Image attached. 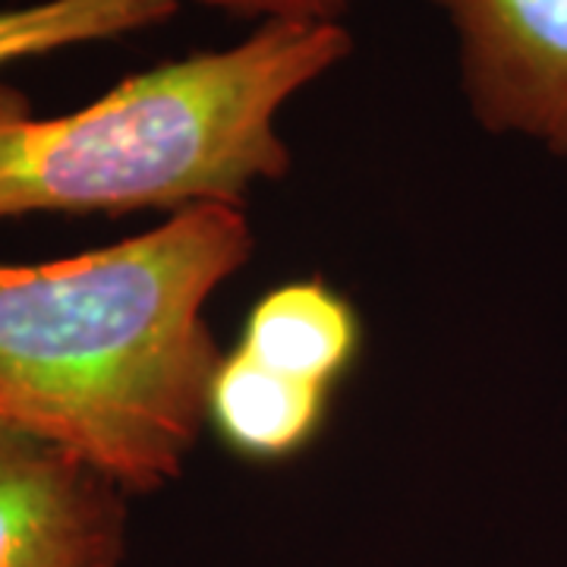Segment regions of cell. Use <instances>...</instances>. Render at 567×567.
<instances>
[{
    "mask_svg": "<svg viewBox=\"0 0 567 567\" xmlns=\"http://www.w3.org/2000/svg\"><path fill=\"white\" fill-rule=\"evenodd\" d=\"M252 252L240 205L41 265H0V425L61 447L123 492L181 473L221 353L205 306Z\"/></svg>",
    "mask_w": 567,
    "mask_h": 567,
    "instance_id": "6da1fadb",
    "label": "cell"
},
{
    "mask_svg": "<svg viewBox=\"0 0 567 567\" xmlns=\"http://www.w3.org/2000/svg\"><path fill=\"white\" fill-rule=\"evenodd\" d=\"M353 41L338 22H262L244 41L126 76L99 102L35 117L0 85V221L35 212L240 205L281 181L278 121Z\"/></svg>",
    "mask_w": 567,
    "mask_h": 567,
    "instance_id": "7a4b0ae2",
    "label": "cell"
},
{
    "mask_svg": "<svg viewBox=\"0 0 567 567\" xmlns=\"http://www.w3.org/2000/svg\"><path fill=\"white\" fill-rule=\"evenodd\" d=\"M457 39L461 85L488 133L567 158V0H429Z\"/></svg>",
    "mask_w": 567,
    "mask_h": 567,
    "instance_id": "3957f363",
    "label": "cell"
},
{
    "mask_svg": "<svg viewBox=\"0 0 567 567\" xmlns=\"http://www.w3.org/2000/svg\"><path fill=\"white\" fill-rule=\"evenodd\" d=\"M123 495L73 454L0 425V567H121Z\"/></svg>",
    "mask_w": 567,
    "mask_h": 567,
    "instance_id": "277c9868",
    "label": "cell"
},
{
    "mask_svg": "<svg viewBox=\"0 0 567 567\" xmlns=\"http://www.w3.org/2000/svg\"><path fill=\"white\" fill-rule=\"evenodd\" d=\"M240 350L281 375L331 391L360 350V319L324 281L281 284L249 309Z\"/></svg>",
    "mask_w": 567,
    "mask_h": 567,
    "instance_id": "5b68a950",
    "label": "cell"
},
{
    "mask_svg": "<svg viewBox=\"0 0 567 567\" xmlns=\"http://www.w3.org/2000/svg\"><path fill=\"white\" fill-rule=\"evenodd\" d=\"M328 394V388L281 375L237 347L221 357L212 375L208 423L237 454L252 461H281L316 439Z\"/></svg>",
    "mask_w": 567,
    "mask_h": 567,
    "instance_id": "8992f818",
    "label": "cell"
},
{
    "mask_svg": "<svg viewBox=\"0 0 567 567\" xmlns=\"http://www.w3.org/2000/svg\"><path fill=\"white\" fill-rule=\"evenodd\" d=\"M183 0H32L0 7V70L63 48L155 29L181 13Z\"/></svg>",
    "mask_w": 567,
    "mask_h": 567,
    "instance_id": "52a82bcc",
    "label": "cell"
},
{
    "mask_svg": "<svg viewBox=\"0 0 567 567\" xmlns=\"http://www.w3.org/2000/svg\"><path fill=\"white\" fill-rule=\"evenodd\" d=\"M234 20L262 22H338L353 0H196Z\"/></svg>",
    "mask_w": 567,
    "mask_h": 567,
    "instance_id": "ba28073f",
    "label": "cell"
}]
</instances>
